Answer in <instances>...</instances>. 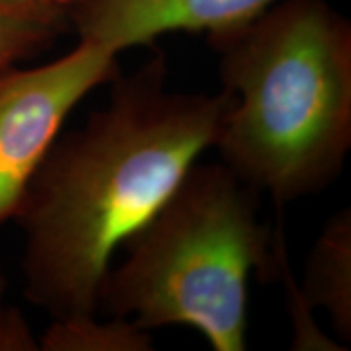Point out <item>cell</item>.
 Instances as JSON below:
<instances>
[{"mask_svg":"<svg viewBox=\"0 0 351 351\" xmlns=\"http://www.w3.org/2000/svg\"><path fill=\"white\" fill-rule=\"evenodd\" d=\"M230 104L223 90L171 91L161 54L117 77L106 104L57 137L13 218L26 300L52 319L98 314L114 254L213 148Z\"/></svg>","mask_w":351,"mask_h":351,"instance_id":"obj_1","label":"cell"},{"mask_svg":"<svg viewBox=\"0 0 351 351\" xmlns=\"http://www.w3.org/2000/svg\"><path fill=\"white\" fill-rule=\"evenodd\" d=\"M228 108L219 161L276 205L327 189L351 150V25L327 0H278L208 38Z\"/></svg>","mask_w":351,"mask_h":351,"instance_id":"obj_2","label":"cell"},{"mask_svg":"<svg viewBox=\"0 0 351 351\" xmlns=\"http://www.w3.org/2000/svg\"><path fill=\"white\" fill-rule=\"evenodd\" d=\"M262 194L218 163H194L108 270L98 311L142 330L186 326L215 351L247 345L249 278L276 271Z\"/></svg>","mask_w":351,"mask_h":351,"instance_id":"obj_3","label":"cell"},{"mask_svg":"<svg viewBox=\"0 0 351 351\" xmlns=\"http://www.w3.org/2000/svg\"><path fill=\"white\" fill-rule=\"evenodd\" d=\"M117 77L116 52L80 39L59 59L0 73V225L15 218L70 112Z\"/></svg>","mask_w":351,"mask_h":351,"instance_id":"obj_4","label":"cell"},{"mask_svg":"<svg viewBox=\"0 0 351 351\" xmlns=\"http://www.w3.org/2000/svg\"><path fill=\"white\" fill-rule=\"evenodd\" d=\"M278 0H72L69 28L80 41L116 52L169 33L210 36L239 28Z\"/></svg>","mask_w":351,"mask_h":351,"instance_id":"obj_5","label":"cell"},{"mask_svg":"<svg viewBox=\"0 0 351 351\" xmlns=\"http://www.w3.org/2000/svg\"><path fill=\"white\" fill-rule=\"evenodd\" d=\"M295 307L327 314L339 339L351 343V210L328 218L311 249L301 285L293 291Z\"/></svg>","mask_w":351,"mask_h":351,"instance_id":"obj_6","label":"cell"},{"mask_svg":"<svg viewBox=\"0 0 351 351\" xmlns=\"http://www.w3.org/2000/svg\"><path fill=\"white\" fill-rule=\"evenodd\" d=\"M39 350L46 351H148L153 348L150 332L125 319L98 322L96 314L52 319L44 330Z\"/></svg>","mask_w":351,"mask_h":351,"instance_id":"obj_7","label":"cell"},{"mask_svg":"<svg viewBox=\"0 0 351 351\" xmlns=\"http://www.w3.org/2000/svg\"><path fill=\"white\" fill-rule=\"evenodd\" d=\"M67 28L62 8L0 3V73L47 49Z\"/></svg>","mask_w":351,"mask_h":351,"instance_id":"obj_8","label":"cell"},{"mask_svg":"<svg viewBox=\"0 0 351 351\" xmlns=\"http://www.w3.org/2000/svg\"><path fill=\"white\" fill-rule=\"evenodd\" d=\"M39 350L28 322L15 307H0V351Z\"/></svg>","mask_w":351,"mask_h":351,"instance_id":"obj_9","label":"cell"},{"mask_svg":"<svg viewBox=\"0 0 351 351\" xmlns=\"http://www.w3.org/2000/svg\"><path fill=\"white\" fill-rule=\"evenodd\" d=\"M5 5H38V7H54L67 12L72 0H0Z\"/></svg>","mask_w":351,"mask_h":351,"instance_id":"obj_10","label":"cell"},{"mask_svg":"<svg viewBox=\"0 0 351 351\" xmlns=\"http://www.w3.org/2000/svg\"><path fill=\"white\" fill-rule=\"evenodd\" d=\"M7 287H8V280H7L5 270H3L2 263H0V304H2L3 296H5L7 293Z\"/></svg>","mask_w":351,"mask_h":351,"instance_id":"obj_11","label":"cell"}]
</instances>
